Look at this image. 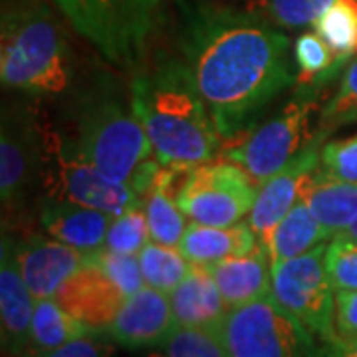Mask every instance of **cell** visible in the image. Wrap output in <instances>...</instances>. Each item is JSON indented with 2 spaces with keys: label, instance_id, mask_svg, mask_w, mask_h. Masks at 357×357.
I'll list each match as a JSON object with an SVG mask.
<instances>
[{
  "label": "cell",
  "instance_id": "6da1fadb",
  "mask_svg": "<svg viewBox=\"0 0 357 357\" xmlns=\"http://www.w3.org/2000/svg\"><path fill=\"white\" fill-rule=\"evenodd\" d=\"M178 48L222 139L252 128L258 114L298 79L290 38L243 6L175 0Z\"/></svg>",
  "mask_w": 357,
  "mask_h": 357
},
{
  "label": "cell",
  "instance_id": "7a4b0ae2",
  "mask_svg": "<svg viewBox=\"0 0 357 357\" xmlns=\"http://www.w3.org/2000/svg\"><path fill=\"white\" fill-rule=\"evenodd\" d=\"M129 100L163 167L192 169L217 157L222 137L183 60L157 58L133 77Z\"/></svg>",
  "mask_w": 357,
  "mask_h": 357
},
{
  "label": "cell",
  "instance_id": "3957f363",
  "mask_svg": "<svg viewBox=\"0 0 357 357\" xmlns=\"http://www.w3.org/2000/svg\"><path fill=\"white\" fill-rule=\"evenodd\" d=\"M68 147L117 183L133 185L141 195L151 187L161 163L133 114L131 100L102 77L76 96L70 109Z\"/></svg>",
  "mask_w": 357,
  "mask_h": 357
},
{
  "label": "cell",
  "instance_id": "277c9868",
  "mask_svg": "<svg viewBox=\"0 0 357 357\" xmlns=\"http://www.w3.org/2000/svg\"><path fill=\"white\" fill-rule=\"evenodd\" d=\"M2 86L30 96H56L70 86L72 60L64 34L44 0H18L2 10Z\"/></svg>",
  "mask_w": 357,
  "mask_h": 357
},
{
  "label": "cell",
  "instance_id": "5b68a950",
  "mask_svg": "<svg viewBox=\"0 0 357 357\" xmlns=\"http://www.w3.org/2000/svg\"><path fill=\"white\" fill-rule=\"evenodd\" d=\"M70 24L107 62L131 70L145 56L161 0H56Z\"/></svg>",
  "mask_w": 357,
  "mask_h": 357
},
{
  "label": "cell",
  "instance_id": "8992f818",
  "mask_svg": "<svg viewBox=\"0 0 357 357\" xmlns=\"http://www.w3.org/2000/svg\"><path fill=\"white\" fill-rule=\"evenodd\" d=\"M230 357H333L326 344L270 294L230 307L218 326Z\"/></svg>",
  "mask_w": 357,
  "mask_h": 357
},
{
  "label": "cell",
  "instance_id": "52a82bcc",
  "mask_svg": "<svg viewBox=\"0 0 357 357\" xmlns=\"http://www.w3.org/2000/svg\"><path fill=\"white\" fill-rule=\"evenodd\" d=\"M328 244L306 255L272 262V296L326 344H340L335 328V288L326 266Z\"/></svg>",
  "mask_w": 357,
  "mask_h": 357
},
{
  "label": "cell",
  "instance_id": "ba28073f",
  "mask_svg": "<svg viewBox=\"0 0 357 357\" xmlns=\"http://www.w3.org/2000/svg\"><path fill=\"white\" fill-rule=\"evenodd\" d=\"M42 175L50 201L84 204L105 211L114 217L143 203V195L133 185L112 181L77 157L68 147L62 133L44 135Z\"/></svg>",
  "mask_w": 357,
  "mask_h": 357
},
{
  "label": "cell",
  "instance_id": "9c48e42d",
  "mask_svg": "<svg viewBox=\"0 0 357 357\" xmlns=\"http://www.w3.org/2000/svg\"><path fill=\"white\" fill-rule=\"evenodd\" d=\"M314 98L307 96L290 102L280 114L248 131L225 151V159L244 169L250 178L262 185L288 165L296 155L310 145V115Z\"/></svg>",
  "mask_w": 357,
  "mask_h": 357
},
{
  "label": "cell",
  "instance_id": "30bf717a",
  "mask_svg": "<svg viewBox=\"0 0 357 357\" xmlns=\"http://www.w3.org/2000/svg\"><path fill=\"white\" fill-rule=\"evenodd\" d=\"M255 181L234 163H203L187 171L177 191L181 211L195 222L230 227L241 222L256 201Z\"/></svg>",
  "mask_w": 357,
  "mask_h": 357
},
{
  "label": "cell",
  "instance_id": "8fae6325",
  "mask_svg": "<svg viewBox=\"0 0 357 357\" xmlns=\"http://www.w3.org/2000/svg\"><path fill=\"white\" fill-rule=\"evenodd\" d=\"M44 165V135L32 114L20 103L2 105L0 123V195L2 206L24 201Z\"/></svg>",
  "mask_w": 357,
  "mask_h": 357
},
{
  "label": "cell",
  "instance_id": "7c38bea8",
  "mask_svg": "<svg viewBox=\"0 0 357 357\" xmlns=\"http://www.w3.org/2000/svg\"><path fill=\"white\" fill-rule=\"evenodd\" d=\"M319 151L318 139H314L288 165L260 185L248 213V225L262 244L270 238L282 218L292 211L294 204L302 201L314 187L319 173Z\"/></svg>",
  "mask_w": 357,
  "mask_h": 357
},
{
  "label": "cell",
  "instance_id": "4fadbf2b",
  "mask_svg": "<svg viewBox=\"0 0 357 357\" xmlns=\"http://www.w3.org/2000/svg\"><path fill=\"white\" fill-rule=\"evenodd\" d=\"M177 328L169 294L151 286L126 298L117 316L107 328V335L126 349L157 347Z\"/></svg>",
  "mask_w": 357,
  "mask_h": 357
},
{
  "label": "cell",
  "instance_id": "5bb4252c",
  "mask_svg": "<svg viewBox=\"0 0 357 357\" xmlns=\"http://www.w3.org/2000/svg\"><path fill=\"white\" fill-rule=\"evenodd\" d=\"M16 256L34 300L54 298L89 260L88 252L50 234H32L22 243H16Z\"/></svg>",
  "mask_w": 357,
  "mask_h": 357
},
{
  "label": "cell",
  "instance_id": "9a60e30c",
  "mask_svg": "<svg viewBox=\"0 0 357 357\" xmlns=\"http://www.w3.org/2000/svg\"><path fill=\"white\" fill-rule=\"evenodd\" d=\"M34 296L26 284L16 256V243L2 236L0 252V332L6 357H22L28 349L34 316Z\"/></svg>",
  "mask_w": 357,
  "mask_h": 357
},
{
  "label": "cell",
  "instance_id": "2e32d148",
  "mask_svg": "<svg viewBox=\"0 0 357 357\" xmlns=\"http://www.w3.org/2000/svg\"><path fill=\"white\" fill-rule=\"evenodd\" d=\"M54 298L91 332H107L128 296L103 274L102 268L88 260Z\"/></svg>",
  "mask_w": 357,
  "mask_h": 357
},
{
  "label": "cell",
  "instance_id": "e0dca14e",
  "mask_svg": "<svg viewBox=\"0 0 357 357\" xmlns=\"http://www.w3.org/2000/svg\"><path fill=\"white\" fill-rule=\"evenodd\" d=\"M114 215L68 201H46L40 208V225L46 234L79 248L96 252L105 246V236Z\"/></svg>",
  "mask_w": 357,
  "mask_h": 357
},
{
  "label": "cell",
  "instance_id": "ac0fdd59",
  "mask_svg": "<svg viewBox=\"0 0 357 357\" xmlns=\"http://www.w3.org/2000/svg\"><path fill=\"white\" fill-rule=\"evenodd\" d=\"M206 268L229 310L272 294V260L262 243L248 255L227 258Z\"/></svg>",
  "mask_w": 357,
  "mask_h": 357
},
{
  "label": "cell",
  "instance_id": "d6986e66",
  "mask_svg": "<svg viewBox=\"0 0 357 357\" xmlns=\"http://www.w3.org/2000/svg\"><path fill=\"white\" fill-rule=\"evenodd\" d=\"M169 298L177 326L185 328H217L229 312L208 268L195 262Z\"/></svg>",
  "mask_w": 357,
  "mask_h": 357
},
{
  "label": "cell",
  "instance_id": "ffe728a7",
  "mask_svg": "<svg viewBox=\"0 0 357 357\" xmlns=\"http://www.w3.org/2000/svg\"><path fill=\"white\" fill-rule=\"evenodd\" d=\"M258 244V234L243 220L230 227H213L191 220L178 243V250L195 264L208 266L227 258L248 255Z\"/></svg>",
  "mask_w": 357,
  "mask_h": 357
},
{
  "label": "cell",
  "instance_id": "44dd1931",
  "mask_svg": "<svg viewBox=\"0 0 357 357\" xmlns=\"http://www.w3.org/2000/svg\"><path fill=\"white\" fill-rule=\"evenodd\" d=\"M189 169L181 167H163L155 175L151 187L143 195V208L149 222L151 241L165 246H177L189 227L187 215L177 203L178 185Z\"/></svg>",
  "mask_w": 357,
  "mask_h": 357
},
{
  "label": "cell",
  "instance_id": "7402d4cb",
  "mask_svg": "<svg viewBox=\"0 0 357 357\" xmlns=\"http://www.w3.org/2000/svg\"><path fill=\"white\" fill-rule=\"evenodd\" d=\"M330 238H333L332 234L314 217L306 199H302L294 204L292 211L276 225V229L272 230L264 246L270 252L272 262H282L288 258L306 255Z\"/></svg>",
  "mask_w": 357,
  "mask_h": 357
},
{
  "label": "cell",
  "instance_id": "603a6c76",
  "mask_svg": "<svg viewBox=\"0 0 357 357\" xmlns=\"http://www.w3.org/2000/svg\"><path fill=\"white\" fill-rule=\"evenodd\" d=\"M88 332H91L88 326L72 316L56 298L36 300L24 356H46Z\"/></svg>",
  "mask_w": 357,
  "mask_h": 357
},
{
  "label": "cell",
  "instance_id": "cb8c5ba5",
  "mask_svg": "<svg viewBox=\"0 0 357 357\" xmlns=\"http://www.w3.org/2000/svg\"><path fill=\"white\" fill-rule=\"evenodd\" d=\"M304 199L332 236L344 232L357 218V183L328 177L321 169Z\"/></svg>",
  "mask_w": 357,
  "mask_h": 357
},
{
  "label": "cell",
  "instance_id": "d4e9b609",
  "mask_svg": "<svg viewBox=\"0 0 357 357\" xmlns=\"http://www.w3.org/2000/svg\"><path fill=\"white\" fill-rule=\"evenodd\" d=\"M314 28L333 52V66L324 77L326 82L357 54V0H333Z\"/></svg>",
  "mask_w": 357,
  "mask_h": 357
},
{
  "label": "cell",
  "instance_id": "484cf974",
  "mask_svg": "<svg viewBox=\"0 0 357 357\" xmlns=\"http://www.w3.org/2000/svg\"><path fill=\"white\" fill-rule=\"evenodd\" d=\"M139 262L145 284L165 294L173 292L192 266L191 260H187L177 246H165L155 241L143 246Z\"/></svg>",
  "mask_w": 357,
  "mask_h": 357
},
{
  "label": "cell",
  "instance_id": "4316f807",
  "mask_svg": "<svg viewBox=\"0 0 357 357\" xmlns=\"http://www.w3.org/2000/svg\"><path fill=\"white\" fill-rule=\"evenodd\" d=\"M333 0H246L244 10L276 28L296 30L314 26Z\"/></svg>",
  "mask_w": 357,
  "mask_h": 357
},
{
  "label": "cell",
  "instance_id": "83f0119b",
  "mask_svg": "<svg viewBox=\"0 0 357 357\" xmlns=\"http://www.w3.org/2000/svg\"><path fill=\"white\" fill-rule=\"evenodd\" d=\"M147 357H230L225 340L217 328H185L175 332L161 345L153 347Z\"/></svg>",
  "mask_w": 357,
  "mask_h": 357
},
{
  "label": "cell",
  "instance_id": "f1b7e54d",
  "mask_svg": "<svg viewBox=\"0 0 357 357\" xmlns=\"http://www.w3.org/2000/svg\"><path fill=\"white\" fill-rule=\"evenodd\" d=\"M149 241H151L149 222L141 203L114 217L105 236V248L123 255H139Z\"/></svg>",
  "mask_w": 357,
  "mask_h": 357
},
{
  "label": "cell",
  "instance_id": "f546056e",
  "mask_svg": "<svg viewBox=\"0 0 357 357\" xmlns=\"http://www.w3.org/2000/svg\"><path fill=\"white\" fill-rule=\"evenodd\" d=\"M294 66L304 84H321L333 66V52L318 32H302L294 42Z\"/></svg>",
  "mask_w": 357,
  "mask_h": 357
},
{
  "label": "cell",
  "instance_id": "4dcf8cb0",
  "mask_svg": "<svg viewBox=\"0 0 357 357\" xmlns=\"http://www.w3.org/2000/svg\"><path fill=\"white\" fill-rule=\"evenodd\" d=\"M89 260L98 268H102L103 274L126 296L139 292L145 286L139 255H123V252H115L103 246L100 250L91 252Z\"/></svg>",
  "mask_w": 357,
  "mask_h": 357
},
{
  "label": "cell",
  "instance_id": "1f68e13d",
  "mask_svg": "<svg viewBox=\"0 0 357 357\" xmlns=\"http://www.w3.org/2000/svg\"><path fill=\"white\" fill-rule=\"evenodd\" d=\"M321 121L330 129L357 121V58L347 66L340 88L321 114Z\"/></svg>",
  "mask_w": 357,
  "mask_h": 357
},
{
  "label": "cell",
  "instance_id": "d6a6232c",
  "mask_svg": "<svg viewBox=\"0 0 357 357\" xmlns=\"http://www.w3.org/2000/svg\"><path fill=\"white\" fill-rule=\"evenodd\" d=\"M326 266L335 290H357V243L333 236L328 244Z\"/></svg>",
  "mask_w": 357,
  "mask_h": 357
},
{
  "label": "cell",
  "instance_id": "836d02e7",
  "mask_svg": "<svg viewBox=\"0 0 357 357\" xmlns=\"http://www.w3.org/2000/svg\"><path fill=\"white\" fill-rule=\"evenodd\" d=\"M319 169L328 177L357 183V133L324 143L319 151Z\"/></svg>",
  "mask_w": 357,
  "mask_h": 357
},
{
  "label": "cell",
  "instance_id": "e575fe53",
  "mask_svg": "<svg viewBox=\"0 0 357 357\" xmlns=\"http://www.w3.org/2000/svg\"><path fill=\"white\" fill-rule=\"evenodd\" d=\"M24 357H115V342L112 337H103V332H88L46 356Z\"/></svg>",
  "mask_w": 357,
  "mask_h": 357
},
{
  "label": "cell",
  "instance_id": "d590c367",
  "mask_svg": "<svg viewBox=\"0 0 357 357\" xmlns=\"http://www.w3.org/2000/svg\"><path fill=\"white\" fill-rule=\"evenodd\" d=\"M335 328L340 337H357V290H335Z\"/></svg>",
  "mask_w": 357,
  "mask_h": 357
},
{
  "label": "cell",
  "instance_id": "8d00e7d4",
  "mask_svg": "<svg viewBox=\"0 0 357 357\" xmlns=\"http://www.w3.org/2000/svg\"><path fill=\"white\" fill-rule=\"evenodd\" d=\"M333 357H357V337H342L333 347Z\"/></svg>",
  "mask_w": 357,
  "mask_h": 357
},
{
  "label": "cell",
  "instance_id": "74e56055",
  "mask_svg": "<svg viewBox=\"0 0 357 357\" xmlns=\"http://www.w3.org/2000/svg\"><path fill=\"white\" fill-rule=\"evenodd\" d=\"M337 236H344V238H349V241H356L357 243V218L344 230V232H340Z\"/></svg>",
  "mask_w": 357,
  "mask_h": 357
}]
</instances>
